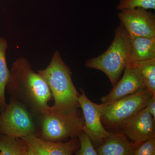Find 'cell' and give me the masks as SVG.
Returning a JSON list of instances; mask_svg holds the SVG:
<instances>
[{"label":"cell","instance_id":"1","mask_svg":"<svg viewBox=\"0 0 155 155\" xmlns=\"http://www.w3.org/2000/svg\"><path fill=\"white\" fill-rule=\"evenodd\" d=\"M10 71L6 90L10 97L25 106L38 120L51 110L48 103L53 100L47 84L24 57L13 62Z\"/></svg>","mask_w":155,"mask_h":155},{"label":"cell","instance_id":"2","mask_svg":"<svg viewBox=\"0 0 155 155\" xmlns=\"http://www.w3.org/2000/svg\"><path fill=\"white\" fill-rule=\"evenodd\" d=\"M38 73L45 81L54 100L52 110L69 114L80 108V94L72 82L71 69L59 51L54 53L48 67Z\"/></svg>","mask_w":155,"mask_h":155},{"label":"cell","instance_id":"3","mask_svg":"<svg viewBox=\"0 0 155 155\" xmlns=\"http://www.w3.org/2000/svg\"><path fill=\"white\" fill-rule=\"evenodd\" d=\"M130 38L124 26L120 23L114 32V40L101 54L87 60V68L104 72L113 86L118 82L125 67L131 62Z\"/></svg>","mask_w":155,"mask_h":155},{"label":"cell","instance_id":"4","mask_svg":"<svg viewBox=\"0 0 155 155\" xmlns=\"http://www.w3.org/2000/svg\"><path fill=\"white\" fill-rule=\"evenodd\" d=\"M37 136L45 140L66 142L78 137L84 123L82 112L79 109L69 114L51 110L38 119Z\"/></svg>","mask_w":155,"mask_h":155},{"label":"cell","instance_id":"5","mask_svg":"<svg viewBox=\"0 0 155 155\" xmlns=\"http://www.w3.org/2000/svg\"><path fill=\"white\" fill-rule=\"evenodd\" d=\"M152 94L146 88L123 98L101 104V120L108 128H120L129 119L146 107Z\"/></svg>","mask_w":155,"mask_h":155},{"label":"cell","instance_id":"6","mask_svg":"<svg viewBox=\"0 0 155 155\" xmlns=\"http://www.w3.org/2000/svg\"><path fill=\"white\" fill-rule=\"evenodd\" d=\"M0 133L22 138L37 135L35 118L27 108L10 97L5 109L0 114Z\"/></svg>","mask_w":155,"mask_h":155},{"label":"cell","instance_id":"7","mask_svg":"<svg viewBox=\"0 0 155 155\" xmlns=\"http://www.w3.org/2000/svg\"><path fill=\"white\" fill-rule=\"evenodd\" d=\"M81 94L78 98L84 119L82 130L88 136L94 146L97 147L103 143L112 133L103 126L101 120V104H97L89 99L84 91L79 88Z\"/></svg>","mask_w":155,"mask_h":155},{"label":"cell","instance_id":"8","mask_svg":"<svg viewBox=\"0 0 155 155\" xmlns=\"http://www.w3.org/2000/svg\"><path fill=\"white\" fill-rule=\"evenodd\" d=\"M147 10L134 8L121 10L118 14L121 23L130 38L155 36V15Z\"/></svg>","mask_w":155,"mask_h":155},{"label":"cell","instance_id":"9","mask_svg":"<svg viewBox=\"0 0 155 155\" xmlns=\"http://www.w3.org/2000/svg\"><path fill=\"white\" fill-rule=\"evenodd\" d=\"M25 142L28 155H72L79 149L78 137L70 139L66 142H54L45 140L35 135L22 138Z\"/></svg>","mask_w":155,"mask_h":155},{"label":"cell","instance_id":"10","mask_svg":"<svg viewBox=\"0 0 155 155\" xmlns=\"http://www.w3.org/2000/svg\"><path fill=\"white\" fill-rule=\"evenodd\" d=\"M120 128L125 136L137 145L155 136V119L146 107Z\"/></svg>","mask_w":155,"mask_h":155},{"label":"cell","instance_id":"11","mask_svg":"<svg viewBox=\"0 0 155 155\" xmlns=\"http://www.w3.org/2000/svg\"><path fill=\"white\" fill-rule=\"evenodd\" d=\"M130 63L125 67L121 80L114 85L107 95L101 98L102 104L116 101L146 88L140 74Z\"/></svg>","mask_w":155,"mask_h":155},{"label":"cell","instance_id":"12","mask_svg":"<svg viewBox=\"0 0 155 155\" xmlns=\"http://www.w3.org/2000/svg\"><path fill=\"white\" fill-rule=\"evenodd\" d=\"M134 145L122 132L112 133L95 149L99 155H133Z\"/></svg>","mask_w":155,"mask_h":155},{"label":"cell","instance_id":"13","mask_svg":"<svg viewBox=\"0 0 155 155\" xmlns=\"http://www.w3.org/2000/svg\"><path fill=\"white\" fill-rule=\"evenodd\" d=\"M131 62H140L155 58V36L130 38Z\"/></svg>","mask_w":155,"mask_h":155},{"label":"cell","instance_id":"14","mask_svg":"<svg viewBox=\"0 0 155 155\" xmlns=\"http://www.w3.org/2000/svg\"><path fill=\"white\" fill-rule=\"evenodd\" d=\"M8 43L6 38L0 37V112H3L7 105L5 98L6 85L10 78L11 71L6 61V52Z\"/></svg>","mask_w":155,"mask_h":155},{"label":"cell","instance_id":"15","mask_svg":"<svg viewBox=\"0 0 155 155\" xmlns=\"http://www.w3.org/2000/svg\"><path fill=\"white\" fill-rule=\"evenodd\" d=\"M0 155H28V151L22 138L0 133Z\"/></svg>","mask_w":155,"mask_h":155},{"label":"cell","instance_id":"16","mask_svg":"<svg viewBox=\"0 0 155 155\" xmlns=\"http://www.w3.org/2000/svg\"><path fill=\"white\" fill-rule=\"evenodd\" d=\"M130 63L140 74L147 89L152 95H155V58Z\"/></svg>","mask_w":155,"mask_h":155},{"label":"cell","instance_id":"17","mask_svg":"<svg viewBox=\"0 0 155 155\" xmlns=\"http://www.w3.org/2000/svg\"><path fill=\"white\" fill-rule=\"evenodd\" d=\"M136 8L155 10V0H120L117 6V9L120 11Z\"/></svg>","mask_w":155,"mask_h":155},{"label":"cell","instance_id":"18","mask_svg":"<svg viewBox=\"0 0 155 155\" xmlns=\"http://www.w3.org/2000/svg\"><path fill=\"white\" fill-rule=\"evenodd\" d=\"M78 138L80 143L79 149L75 153L76 155H98L91 140L84 130L81 132Z\"/></svg>","mask_w":155,"mask_h":155},{"label":"cell","instance_id":"19","mask_svg":"<svg viewBox=\"0 0 155 155\" xmlns=\"http://www.w3.org/2000/svg\"><path fill=\"white\" fill-rule=\"evenodd\" d=\"M155 136L134 145L133 155H155Z\"/></svg>","mask_w":155,"mask_h":155},{"label":"cell","instance_id":"20","mask_svg":"<svg viewBox=\"0 0 155 155\" xmlns=\"http://www.w3.org/2000/svg\"><path fill=\"white\" fill-rule=\"evenodd\" d=\"M147 107L155 119V95L153 96L150 100Z\"/></svg>","mask_w":155,"mask_h":155}]
</instances>
